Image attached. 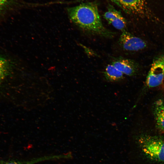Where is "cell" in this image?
I'll list each match as a JSON object with an SVG mask.
<instances>
[{
  "instance_id": "3957f363",
  "label": "cell",
  "mask_w": 164,
  "mask_h": 164,
  "mask_svg": "<svg viewBox=\"0 0 164 164\" xmlns=\"http://www.w3.org/2000/svg\"><path fill=\"white\" fill-rule=\"evenodd\" d=\"M129 15L149 18L152 16L145 0H109Z\"/></svg>"
},
{
  "instance_id": "52a82bcc",
  "label": "cell",
  "mask_w": 164,
  "mask_h": 164,
  "mask_svg": "<svg viewBox=\"0 0 164 164\" xmlns=\"http://www.w3.org/2000/svg\"><path fill=\"white\" fill-rule=\"evenodd\" d=\"M111 64L124 74L133 76L137 72L138 66L133 60L123 57L115 58Z\"/></svg>"
},
{
  "instance_id": "8fae6325",
  "label": "cell",
  "mask_w": 164,
  "mask_h": 164,
  "mask_svg": "<svg viewBox=\"0 0 164 164\" xmlns=\"http://www.w3.org/2000/svg\"><path fill=\"white\" fill-rule=\"evenodd\" d=\"M19 4L18 0H0V16L14 9Z\"/></svg>"
},
{
  "instance_id": "30bf717a",
  "label": "cell",
  "mask_w": 164,
  "mask_h": 164,
  "mask_svg": "<svg viewBox=\"0 0 164 164\" xmlns=\"http://www.w3.org/2000/svg\"><path fill=\"white\" fill-rule=\"evenodd\" d=\"M12 67L8 60L0 56V85L9 74Z\"/></svg>"
},
{
  "instance_id": "ba28073f",
  "label": "cell",
  "mask_w": 164,
  "mask_h": 164,
  "mask_svg": "<svg viewBox=\"0 0 164 164\" xmlns=\"http://www.w3.org/2000/svg\"><path fill=\"white\" fill-rule=\"evenodd\" d=\"M105 80L111 82H118L124 78V74L112 64H108L103 72Z\"/></svg>"
},
{
  "instance_id": "8992f818",
  "label": "cell",
  "mask_w": 164,
  "mask_h": 164,
  "mask_svg": "<svg viewBox=\"0 0 164 164\" xmlns=\"http://www.w3.org/2000/svg\"><path fill=\"white\" fill-rule=\"evenodd\" d=\"M104 18L115 28L122 31L126 30L127 23L120 11L109 4L107 10L103 15Z\"/></svg>"
},
{
  "instance_id": "7c38bea8",
  "label": "cell",
  "mask_w": 164,
  "mask_h": 164,
  "mask_svg": "<svg viewBox=\"0 0 164 164\" xmlns=\"http://www.w3.org/2000/svg\"><path fill=\"white\" fill-rule=\"evenodd\" d=\"M41 161L39 158H37L30 160L25 161H19L14 160L9 161H2L0 162V164H34Z\"/></svg>"
},
{
  "instance_id": "7a4b0ae2",
  "label": "cell",
  "mask_w": 164,
  "mask_h": 164,
  "mask_svg": "<svg viewBox=\"0 0 164 164\" xmlns=\"http://www.w3.org/2000/svg\"><path fill=\"white\" fill-rule=\"evenodd\" d=\"M139 142L144 154L150 159L164 162V140L149 136L140 137Z\"/></svg>"
},
{
  "instance_id": "9c48e42d",
  "label": "cell",
  "mask_w": 164,
  "mask_h": 164,
  "mask_svg": "<svg viewBox=\"0 0 164 164\" xmlns=\"http://www.w3.org/2000/svg\"><path fill=\"white\" fill-rule=\"evenodd\" d=\"M154 114L157 127L164 132V101L162 100H159L156 102Z\"/></svg>"
},
{
  "instance_id": "6da1fadb",
  "label": "cell",
  "mask_w": 164,
  "mask_h": 164,
  "mask_svg": "<svg viewBox=\"0 0 164 164\" xmlns=\"http://www.w3.org/2000/svg\"><path fill=\"white\" fill-rule=\"evenodd\" d=\"M67 12L70 20L82 30L105 38L114 36L115 33L103 25L96 2H88L69 7Z\"/></svg>"
},
{
  "instance_id": "277c9868",
  "label": "cell",
  "mask_w": 164,
  "mask_h": 164,
  "mask_svg": "<svg viewBox=\"0 0 164 164\" xmlns=\"http://www.w3.org/2000/svg\"><path fill=\"white\" fill-rule=\"evenodd\" d=\"M164 78V55L159 56L153 60L146 79L149 87L159 85Z\"/></svg>"
},
{
  "instance_id": "5b68a950",
  "label": "cell",
  "mask_w": 164,
  "mask_h": 164,
  "mask_svg": "<svg viewBox=\"0 0 164 164\" xmlns=\"http://www.w3.org/2000/svg\"><path fill=\"white\" fill-rule=\"evenodd\" d=\"M119 42L122 48L128 51L141 50L144 49L146 45L142 39L133 35L126 30L122 31Z\"/></svg>"
}]
</instances>
